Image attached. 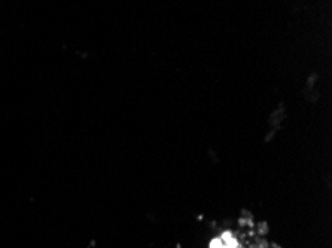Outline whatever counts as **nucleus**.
<instances>
[{
	"label": "nucleus",
	"mask_w": 332,
	"mask_h": 248,
	"mask_svg": "<svg viewBox=\"0 0 332 248\" xmlns=\"http://www.w3.org/2000/svg\"><path fill=\"white\" fill-rule=\"evenodd\" d=\"M225 245V248H241L240 247V242H238V239H236L234 236L227 242V244H224Z\"/></svg>",
	"instance_id": "obj_1"
},
{
	"label": "nucleus",
	"mask_w": 332,
	"mask_h": 248,
	"mask_svg": "<svg viewBox=\"0 0 332 248\" xmlns=\"http://www.w3.org/2000/svg\"><path fill=\"white\" fill-rule=\"evenodd\" d=\"M209 248H224V242L221 241V238H213L209 244Z\"/></svg>",
	"instance_id": "obj_2"
},
{
	"label": "nucleus",
	"mask_w": 332,
	"mask_h": 248,
	"mask_svg": "<svg viewBox=\"0 0 332 248\" xmlns=\"http://www.w3.org/2000/svg\"><path fill=\"white\" fill-rule=\"evenodd\" d=\"M219 238H221V241H222L224 244H227V242L233 238V232H231V230H225V232H222V235H221Z\"/></svg>",
	"instance_id": "obj_3"
},
{
	"label": "nucleus",
	"mask_w": 332,
	"mask_h": 248,
	"mask_svg": "<svg viewBox=\"0 0 332 248\" xmlns=\"http://www.w3.org/2000/svg\"><path fill=\"white\" fill-rule=\"evenodd\" d=\"M267 229H268V227H267L265 223H261V224H259V233H267Z\"/></svg>",
	"instance_id": "obj_4"
},
{
	"label": "nucleus",
	"mask_w": 332,
	"mask_h": 248,
	"mask_svg": "<svg viewBox=\"0 0 332 248\" xmlns=\"http://www.w3.org/2000/svg\"><path fill=\"white\" fill-rule=\"evenodd\" d=\"M224 248H225V245H224Z\"/></svg>",
	"instance_id": "obj_5"
}]
</instances>
